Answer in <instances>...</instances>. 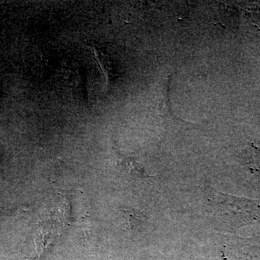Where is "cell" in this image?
Segmentation results:
<instances>
[{
	"label": "cell",
	"mask_w": 260,
	"mask_h": 260,
	"mask_svg": "<svg viewBox=\"0 0 260 260\" xmlns=\"http://www.w3.org/2000/svg\"><path fill=\"white\" fill-rule=\"evenodd\" d=\"M239 158L244 167L255 175L260 177V149L257 147H246L239 153Z\"/></svg>",
	"instance_id": "cell-1"
},
{
	"label": "cell",
	"mask_w": 260,
	"mask_h": 260,
	"mask_svg": "<svg viewBox=\"0 0 260 260\" xmlns=\"http://www.w3.org/2000/svg\"><path fill=\"white\" fill-rule=\"evenodd\" d=\"M126 165L129 168V172H134L139 176L146 175L144 170L140 167L139 164H136L134 160H126Z\"/></svg>",
	"instance_id": "cell-2"
},
{
	"label": "cell",
	"mask_w": 260,
	"mask_h": 260,
	"mask_svg": "<svg viewBox=\"0 0 260 260\" xmlns=\"http://www.w3.org/2000/svg\"><path fill=\"white\" fill-rule=\"evenodd\" d=\"M1 85H2L1 80H0V93H1Z\"/></svg>",
	"instance_id": "cell-3"
}]
</instances>
